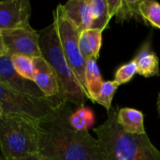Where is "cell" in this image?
I'll return each instance as SVG.
<instances>
[{
    "mask_svg": "<svg viewBox=\"0 0 160 160\" xmlns=\"http://www.w3.org/2000/svg\"><path fill=\"white\" fill-rule=\"evenodd\" d=\"M135 61L137 73L142 77L149 78L159 75V60L157 54L151 50L148 42L144 43L136 54Z\"/></svg>",
    "mask_w": 160,
    "mask_h": 160,
    "instance_id": "12",
    "label": "cell"
},
{
    "mask_svg": "<svg viewBox=\"0 0 160 160\" xmlns=\"http://www.w3.org/2000/svg\"><path fill=\"white\" fill-rule=\"evenodd\" d=\"M2 114H3V110H2V108L0 106V115H2Z\"/></svg>",
    "mask_w": 160,
    "mask_h": 160,
    "instance_id": "26",
    "label": "cell"
},
{
    "mask_svg": "<svg viewBox=\"0 0 160 160\" xmlns=\"http://www.w3.org/2000/svg\"><path fill=\"white\" fill-rule=\"evenodd\" d=\"M89 5L93 16V29L104 30L111 18L108 12V6L106 0H89Z\"/></svg>",
    "mask_w": 160,
    "mask_h": 160,
    "instance_id": "16",
    "label": "cell"
},
{
    "mask_svg": "<svg viewBox=\"0 0 160 160\" xmlns=\"http://www.w3.org/2000/svg\"><path fill=\"white\" fill-rule=\"evenodd\" d=\"M31 5L28 0L0 1V32L30 25Z\"/></svg>",
    "mask_w": 160,
    "mask_h": 160,
    "instance_id": "8",
    "label": "cell"
},
{
    "mask_svg": "<svg viewBox=\"0 0 160 160\" xmlns=\"http://www.w3.org/2000/svg\"><path fill=\"white\" fill-rule=\"evenodd\" d=\"M40 123L17 114L0 115V155L7 159L38 154Z\"/></svg>",
    "mask_w": 160,
    "mask_h": 160,
    "instance_id": "4",
    "label": "cell"
},
{
    "mask_svg": "<svg viewBox=\"0 0 160 160\" xmlns=\"http://www.w3.org/2000/svg\"><path fill=\"white\" fill-rule=\"evenodd\" d=\"M7 49H6V46H5V42H4V38H3V36H2V33L0 32V57L4 56V55H7Z\"/></svg>",
    "mask_w": 160,
    "mask_h": 160,
    "instance_id": "24",
    "label": "cell"
},
{
    "mask_svg": "<svg viewBox=\"0 0 160 160\" xmlns=\"http://www.w3.org/2000/svg\"><path fill=\"white\" fill-rule=\"evenodd\" d=\"M11 60L16 71L22 77L33 82L34 80L33 58L24 55H13L11 56Z\"/></svg>",
    "mask_w": 160,
    "mask_h": 160,
    "instance_id": "20",
    "label": "cell"
},
{
    "mask_svg": "<svg viewBox=\"0 0 160 160\" xmlns=\"http://www.w3.org/2000/svg\"><path fill=\"white\" fill-rule=\"evenodd\" d=\"M84 82H85V91L87 93L88 98L95 102L98 98L104 81L102 79L100 70L95 59H87L85 63L84 70Z\"/></svg>",
    "mask_w": 160,
    "mask_h": 160,
    "instance_id": "15",
    "label": "cell"
},
{
    "mask_svg": "<svg viewBox=\"0 0 160 160\" xmlns=\"http://www.w3.org/2000/svg\"><path fill=\"white\" fill-rule=\"evenodd\" d=\"M38 33L41 55L56 75L62 98L73 106H84L87 94L65 57L53 22Z\"/></svg>",
    "mask_w": 160,
    "mask_h": 160,
    "instance_id": "3",
    "label": "cell"
},
{
    "mask_svg": "<svg viewBox=\"0 0 160 160\" xmlns=\"http://www.w3.org/2000/svg\"><path fill=\"white\" fill-rule=\"evenodd\" d=\"M61 98H35L18 93L0 81V106L3 114H17L44 123L55 118L66 106Z\"/></svg>",
    "mask_w": 160,
    "mask_h": 160,
    "instance_id": "5",
    "label": "cell"
},
{
    "mask_svg": "<svg viewBox=\"0 0 160 160\" xmlns=\"http://www.w3.org/2000/svg\"><path fill=\"white\" fill-rule=\"evenodd\" d=\"M140 2L141 1H131V0H121L116 17L118 22L127 20H139L145 22L141 12H140Z\"/></svg>",
    "mask_w": 160,
    "mask_h": 160,
    "instance_id": "19",
    "label": "cell"
},
{
    "mask_svg": "<svg viewBox=\"0 0 160 160\" xmlns=\"http://www.w3.org/2000/svg\"><path fill=\"white\" fill-rule=\"evenodd\" d=\"M1 33L8 55H24L33 59L42 56L38 33L31 25Z\"/></svg>",
    "mask_w": 160,
    "mask_h": 160,
    "instance_id": "7",
    "label": "cell"
},
{
    "mask_svg": "<svg viewBox=\"0 0 160 160\" xmlns=\"http://www.w3.org/2000/svg\"><path fill=\"white\" fill-rule=\"evenodd\" d=\"M118 88V84L114 81H106L104 82L102 88L96 98L95 102L100 104L103 106L108 112L112 108V102L114 97V94L116 93V90Z\"/></svg>",
    "mask_w": 160,
    "mask_h": 160,
    "instance_id": "21",
    "label": "cell"
},
{
    "mask_svg": "<svg viewBox=\"0 0 160 160\" xmlns=\"http://www.w3.org/2000/svg\"><path fill=\"white\" fill-rule=\"evenodd\" d=\"M0 160H44L38 154H34V155H30V156H26L23 158H14V159H7L5 158H3L0 155Z\"/></svg>",
    "mask_w": 160,
    "mask_h": 160,
    "instance_id": "23",
    "label": "cell"
},
{
    "mask_svg": "<svg viewBox=\"0 0 160 160\" xmlns=\"http://www.w3.org/2000/svg\"><path fill=\"white\" fill-rule=\"evenodd\" d=\"M68 123L75 130L85 131L94 124V113L84 106L79 107L68 117Z\"/></svg>",
    "mask_w": 160,
    "mask_h": 160,
    "instance_id": "17",
    "label": "cell"
},
{
    "mask_svg": "<svg viewBox=\"0 0 160 160\" xmlns=\"http://www.w3.org/2000/svg\"><path fill=\"white\" fill-rule=\"evenodd\" d=\"M118 107H112L107 119L94 132L100 143L104 160H160V152L147 134L126 133L118 124Z\"/></svg>",
    "mask_w": 160,
    "mask_h": 160,
    "instance_id": "2",
    "label": "cell"
},
{
    "mask_svg": "<svg viewBox=\"0 0 160 160\" xmlns=\"http://www.w3.org/2000/svg\"><path fill=\"white\" fill-rule=\"evenodd\" d=\"M72 106L67 103L55 118L40 123L38 155L44 160H104L98 139L88 130L78 131L70 127Z\"/></svg>",
    "mask_w": 160,
    "mask_h": 160,
    "instance_id": "1",
    "label": "cell"
},
{
    "mask_svg": "<svg viewBox=\"0 0 160 160\" xmlns=\"http://www.w3.org/2000/svg\"><path fill=\"white\" fill-rule=\"evenodd\" d=\"M0 81L18 93L38 98H46L34 82L22 77L16 71L11 56L8 54L0 57Z\"/></svg>",
    "mask_w": 160,
    "mask_h": 160,
    "instance_id": "9",
    "label": "cell"
},
{
    "mask_svg": "<svg viewBox=\"0 0 160 160\" xmlns=\"http://www.w3.org/2000/svg\"><path fill=\"white\" fill-rule=\"evenodd\" d=\"M34 80L33 82L46 98H58L60 95L59 83L56 75L50 64L42 57L33 59ZM62 98V97H61Z\"/></svg>",
    "mask_w": 160,
    "mask_h": 160,
    "instance_id": "10",
    "label": "cell"
},
{
    "mask_svg": "<svg viewBox=\"0 0 160 160\" xmlns=\"http://www.w3.org/2000/svg\"><path fill=\"white\" fill-rule=\"evenodd\" d=\"M53 23L56 27L65 57L85 91L84 70L86 60L82 56L79 47V37L81 31L67 16L63 9V5H58L53 11Z\"/></svg>",
    "mask_w": 160,
    "mask_h": 160,
    "instance_id": "6",
    "label": "cell"
},
{
    "mask_svg": "<svg viewBox=\"0 0 160 160\" xmlns=\"http://www.w3.org/2000/svg\"><path fill=\"white\" fill-rule=\"evenodd\" d=\"M0 1H1V0H0Z\"/></svg>",
    "mask_w": 160,
    "mask_h": 160,
    "instance_id": "27",
    "label": "cell"
},
{
    "mask_svg": "<svg viewBox=\"0 0 160 160\" xmlns=\"http://www.w3.org/2000/svg\"><path fill=\"white\" fill-rule=\"evenodd\" d=\"M102 32L99 29H86L80 33L79 47L85 60L98 59L102 45Z\"/></svg>",
    "mask_w": 160,
    "mask_h": 160,
    "instance_id": "14",
    "label": "cell"
},
{
    "mask_svg": "<svg viewBox=\"0 0 160 160\" xmlns=\"http://www.w3.org/2000/svg\"><path fill=\"white\" fill-rule=\"evenodd\" d=\"M140 12L145 22L160 29V4L154 0L140 2Z\"/></svg>",
    "mask_w": 160,
    "mask_h": 160,
    "instance_id": "18",
    "label": "cell"
},
{
    "mask_svg": "<svg viewBox=\"0 0 160 160\" xmlns=\"http://www.w3.org/2000/svg\"><path fill=\"white\" fill-rule=\"evenodd\" d=\"M157 105H158V114H159L160 116V91L159 93H158V103H157Z\"/></svg>",
    "mask_w": 160,
    "mask_h": 160,
    "instance_id": "25",
    "label": "cell"
},
{
    "mask_svg": "<svg viewBox=\"0 0 160 160\" xmlns=\"http://www.w3.org/2000/svg\"><path fill=\"white\" fill-rule=\"evenodd\" d=\"M137 74V67L134 60H131L128 63H126L119 67L114 73V82L119 85L126 84L133 79Z\"/></svg>",
    "mask_w": 160,
    "mask_h": 160,
    "instance_id": "22",
    "label": "cell"
},
{
    "mask_svg": "<svg viewBox=\"0 0 160 160\" xmlns=\"http://www.w3.org/2000/svg\"><path fill=\"white\" fill-rule=\"evenodd\" d=\"M63 9L81 32L93 29V16L89 0H70L63 5Z\"/></svg>",
    "mask_w": 160,
    "mask_h": 160,
    "instance_id": "11",
    "label": "cell"
},
{
    "mask_svg": "<svg viewBox=\"0 0 160 160\" xmlns=\"http://www.w3.org/2000/svg\"><path fill=\"white\" fill-rule=\"evenodd\" d=\"M117 121L121 128L131 135L146 134L143 113L136 109L123 108L117 112Z\"/></svg>",
    "mask_w": 160,
    "mask_h": 160,
    "instance_id": "13",
    "label": "cell"
}]
</instances>
